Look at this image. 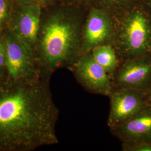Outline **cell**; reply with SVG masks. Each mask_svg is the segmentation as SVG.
I'll return each mask as SVG.
<instances>
[{
    "mask_svg": "<svg viewBox=\"0 0 151 151\" xmlns=\"http://www.w3.org/2000/svg\"><path fill=\"white\" fill-rule=\"evenodd\" d=\"M110 130L122 143H151V106L147 105L128 120Z\"/></svg>",
    "mask_w": 151,
    "mask_h": 151,
    "instance_id": "cell-9",
    "label": "cell"
},
{
    "mask_svg": "<svg viewBox=\"0 0 151 151\" xmlns=\"http://www.w3.org/2000/svg\"><path fill=\"white\" fill-rule=\"evenodd\" d=\"M113 88L146 92L151 83V56H140L120 63L111 78Z\"/></svg>",
    "mask_w": 151,
    "mask_h": 151,
    "instance_id": "cell-6",
    "label": "cell"
},
{
    "mask_svg": "<svg viewBox=\"0 0 151 151\" xmlns=\"http://www.w3.org/2000/svg\"><path fill=\"white\" fill-rule=\"evenodd\" d=\"M7 81V78L0 73V88Z\"/></svg>",
    "mask_w": 151,
    "mask_h": 151,
    "instance_id": "cell-16",
    "label": "cell"
},
{
    "mask_svg": "<svg viewBox=\"0 0 151 151\" xmlns=\"http://www.w3.org/2000/svg\"><path fill=\"white\" fill-rule=\"evenodd\" d=\"M122 151H151V143L137 144L122 143Z\"/></svg>",
    "mask_w": 151,
    "mask_h": 151,
    "instance_id": "cell-14",
    "label": "cell"
},
{
    "mask_svg": "<svg viewBox=\"0 0 151 151\" xmlns=\"http://www.w3.org/2000/svg\"><path fill=\"white\" fill-rule=\"evenodd\" d=\"M90 52L93 58L111 78L120 64L114 46L109 44L99 45L92 49Z\"/></svg>",
    "mask_w": 151,
    "mask_h": 151,
    "instance_id": "cell-11",
    "label": "cell"
},
{
    "mask_svg": "<svg viewBox=\"0 0 151 151\" xmlns=\"http://www.w3.org/2000/svg\"><path fill=\"white\" fill-rule=\"evenodd\" d=\"M17 1H19L20 2H21L22 4H29L32 0H17Z\"/></svg>",
    "mask_w": 151,
    "mask_h": 151,
    "instance_id": "cell-17",
    "label": "cell"
},
{
    "mask_svg": "<svg viewBox=\"0 0 151 151\" xmlns=\"http://www.w3.org/2000/svg\"><path fill=\"white\" fill-rule=\"evenodd\" d=\"M147 104L151 106V83L146 92Z\"/></svg>",
    "mask_w": 151,
    "mask_h": 151,
    "instance_id": "cell-15",
    "label": "cell"
},
{
    "mask_svg": "<svg viewBox=\"0 0 151 151\" xmlns=\"http://www.w3.org/2000/svg\"><path fill=\"white\" fill-rule=\"evenodd\" d=\"M115 48L119 62L140 56H151V22L140 13L130 15L115 29Z\"/></svg>",
    "mask_w": 151,
    "mask_h": 151,
    "instance_id": "cell-3",
    "label": "cell"
},
{
    "mask_svg": "<svg viewBox=\"0 0 151 151\" xmlns=\"http://www.w3.org/2000/svg\"><path fill=\"white\" fill-rule=\"evenodd\" d=\"M5 44L8 80L32 82L43 72L35 51L9 29L1 32Z\"/></svg>",
    "mask_w": 151,
    "mask_h": 151,
    "instance_id": "cell-4",
    "label": "cell"
},
{
    "mask_svg": "<svg viewBox=\"0 0 151 151\" xmlns=\"http://www.w3.org/2000/svg\"><path fill=\"white\" fill-rule=\"evenodd\" d=\"M19 15L10 20L7 29L16 35L35 52V47L42 24L39 6L22 8Z\"/></svg>",
    "mask_w": 151,
    "mask_h": 151,
    "instance_id": "cell-10",
    "label": "cell"
},
{
    "mask_svg": "<svg viewBox=\"0 0 151 151\" xmlns=\"http://www.w3.org/2000/svg\"><path fill=\"white\" fill-rule=\"evenodd\" d=\"M9 3L7 0H0V34L7 29L9 24Z\"/></svg>",
    "mask_w": 151,
    "mask_h": 151,
    "instance_id": "cell-12",
    "label": "cell"
},
{
    "mask_svg": "<svg viewBox=\"0 0 151 151\" xmlns=\"http://www.w3.org/2000/svg\"><path fill=\"white\" fill-rule=\"evenodd\" d=\"M0 73L8 80L5 44L1 33L0 34Z\"/></svg>",
    "mask_w": 151,
    "mask_h": 151,
    "instance_id": "cell-13",
    "label": "cell"
},
{
    "mask_svg": "<svg viewBox=\"0 0 151 151\" xmlns=\"http://www.w3.org/2000/svg\"><path fill=\"white\" fill-rule=\"evenodd\" d=\"M114 42L113 24L105 15L98 11L92 12L82 30L80 55L99 45H114Z\"/></svg>",
    "mask_w": 151,
    "mask_h": 151,
    "instance_id": "cell-8",
    "label": "cell"
},
{
    "mask_svg": "<svg viewBox=\"0 0 151 151\" xmlns=\"http://www.w3.org/2000/svg\"><path fill=\"white\" fill-rule=\"evenodd\" d=\"M82 30L77 22L54 16L42 22L35 53L42 71L52 75L68 68L80 55Z\"/></svg>",
    "mask_w": 151,
    "mask_h": 151,
    "instance_id": "cell-2",
    "label": "cell"
},
{
    "mask_svg": "<svg viewBox=\"0 0 151 151\" xmlns=\"http://www.w3.org/2000/svg\"><path fill=\"white\" fill-rule=\"evenodd\" d=\"M87 91L108 96L113 87L110 77L92 56L91 52L81 55L68 68Z\"/></svg>",
    "mask_w": 151,
    "mask_h": 151,
    "instance_id": "cell-5",
    "label": "cell"
},
{
    "mask_svg": "<svg viewBox=\"0 0 151 151\" xmlns=\"http://www.w3.org/2000/svg\"><path fill=\"white\" fill-rule=\"evenodd\" d=\"M51 76L7 80L0 88V151H32L58 143L60 111L50 91Z\"/></svg>",
    "mask_w": 151,
    "mask_h": 151,
    "instance_id": "cell-1",
    "label": "cell"
},
{
    "mask_svg": "<svg viewBox=\"0 0 151 151\" xmlns=\"http://www.w3.org/2000/svg\"><path fill=\"white\" fill-rule=\"evenodd\" d=\"M38 1H44V0H38Z\"/></svg>",
    "mask_w": 151,
    "mask_h": 151,
    "instance_id": "cell-18",
    "label": "cell"
},
{
    "mask_svg": "<svg viewBox=\"0 0 151 151\" xmlns=\"http://www.w3.org/2000/svg\"><path fill=\"white\" fill-rule=\"evenodd\" d=\"M108 97L110 109L107 125L110 129L123 123L147 105L146 92L124 88H113Z\"/></svg>",
    "mask_w": 151,
    "mask_h": 151,
    "instance_id": "cell-7",
    "label": "cell"
}]
</instances>
